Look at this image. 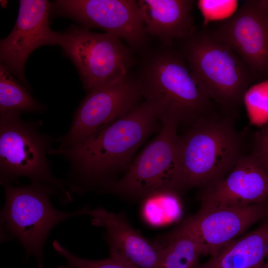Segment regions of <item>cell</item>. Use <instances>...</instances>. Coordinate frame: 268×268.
<instances>
[{"label": "cell", "mask_w": 268, "mask_h": 268, "mask_svg": "<svg viewBox=\"0 0 268 268\" xmlns=\"http://www.w3.org/2000/svg\"><path fill=\"white\" fill-rule=\"evenodd\" d=\"M249 121L262 127L268 123V78L251 85L243 100Z\"/></svg>", "instance_id": "44dd1931"}, {"label": "cell", "mask_w": 268, "mask_h": 268, "mask_svg": "<svg viewBox=\"0 0 268 268\" xmlns=\"http://www.w3.org/2000/svg\"><path fill=\"white\" fill-rule=\"evenodd\" d=\"M76 67L89 92L129 73L133 50L117 36L72 25L62 33L60 45Z\"/></svg>", "instance_id": "52a82bcc"}, {"label": "cell", "mask_w": 268, "mask_h": 268, "mask_svg": "<svg viewBox=\"0 0 268 268\" xmlns=\"http://www.w3.org/2000/svg\"><path fill=\"white\" fill-rule=\"evenodd\" d=\"M268 175L251 153L240 159L227 175L204 189L201 206H242L267 202Z\"/></svg>", "instance_id": "5bb4252c"}, {"label": "cell", "mask_w": 268, "mask_h": 268, "mask_svg": "<svg viewBox=\"0 0 268 268\" xmlns=\"http://www.w3.org/2000/svg\"><path fill=\"white\" fill-rule=\"evenodd\" d=\"M235 117L220 113L194 123L180 135L176 193L216 184L248 154L246 137L236 127Z\"/></svg>", "instance_id": "3957f363"}, {"label": "cell", "mask_w": 268, "mask_h": 268, "mask_svg": "<svg viewBox=\"0 0 268 268\" xmlns=\"http://www.w3.org/2000/svg\"><path fill=\"white\" fill-rule=\"evenodd\" d=\"M157 120L144 102L82 141L67 148H52L49 155L62 156L68 163L65 181L70 192L81 196L95 187L105 190L115 172L128 168Z\"/></svg>", "instance_id": "6da1fadb"}, {"label": "cell", "mask_w": 268, "mask_h": 268, "mask_svg": "<svg viewBox=\"0 0 268 268\" xmlns=\"http://www.w3.org/2000/svg\"><path fill=\"white\" fill-rule=\"evenodd\" d=\"M237 0H200L197 5L203 18V27L214 20L227 19L237 10Z\"/></svg>", "instance_id": "603a6c76"}, {"label": "cell", "mask_w": 268, "mask_h": 268, "mask_svg": "<svg viewBox=\"0 0 268 268\" xmlns=\"http://www.w3.org/2000/svg\"><path fill=\"white\" fill-rule=\"evenodd\" d=\"M266 258H268V246L267 250Z\"/></svg>", "instance_id": "484cf974"}, {"label": "cell", "mask_w": 268, "mask_h": 268, "mask_svg": "<svg viewBox=\"0 0 268 268\" xmlns=\"http://www.w3.org/2000/svg\"><path fill=\"white\" fill-rule=\"evenodd\" d=\"M87 215L91 217L93 225L104 228L110 256L136 268H159V252L155 242L144 237L123 215L98 207L89 208Z\"/></svg>", "instance_id": "9a60e30c"}, {"label": "cell", "mask_w": 268, "mask_h": 268, "mask_svg": "<svg viewBox=\"0 0 268 268\" xmlns=\"http://www.w3.org/2000/svg\"><path fill=\"white\" fill-rule=\"evenodd\" d=\"M16 23L0 41V64L28 90L24 67L31 53L44 45H60L62 33L49 25L51 4L47 0H20Z\"/></svg>", "instance_id": "7c38bea8"}, {"label": "cell", "mask_w": 268, "mask_h": 268, "mask_svg": "<svg viewBox=\"0 0 268 268\" xmlns=\"http://www.w3.org/2000/svg\"><path fill=\"white\" fill-rule=\"evenodd\" d=\"M268 221L234 240L197 268H260L266 258Z\"/></svg>", "instance_id": "e0dca14e"}, {"label": "cell", "mask_w": 268, "mask_h": 268, "mask_svg": "<svg viewBox=\"0 0 268 268\" xmlns=\"http://www.w3.org/2000/svg\"><path fill=\"white\" fill-rule=\"evenodd\" d=\"M260 268H268V262L266 263L263 264Z\"/></svg>", "instance_id": "d4e9b609"}, {"label": "cell", "mask_w": 268, "mask_h": 268, "mask_svg": "<svg viewBox=\"0 0 268 268\" xmlns=\"http://www.w3.org/2000/svg\"><path fill=\"white\" fill-rule=\"evenodd\" d=\"M46 109V105L36 100L28 89L17 81L12 74L0 64V114L41 113Z\"/></svg>", "instance_id": "d6986e66"}, {"label": "cell", "mask_w": 268, "mask_h": 268, "mask_svg": "<svg viewBox=\"0 0 268 268\" xmlns=\"http://www.w3.org/2000/svg\"><path fill=\"white\" fill-rule=\"evenodd\" d=\"M144 58L136 78L144 102L161 122L191 126L219 113L179 49L161 46Z\"/></svg>", "instance_id": "7a4b0ae2"}, {"label": "cell", "mask_w": 268, "mask_h": 268, "mask_svg": "<svg viewBox=\"0 0 268 268\" xmlns=\"http://www.w3.org/2000/svg\"><path fill=\"white\" fill-rule=\"evenodd\" d=\"M51 8L86 28H99L118 36L133 50H144L147 43L149 36L137 0H58Z\"/></svg>", "instance_id": "30bf717a"}, {"label": "cell", "mask_w": 268, "mask_h": 268, "mask_svg": "<svg viewBox=\"0 0 268 268\" xmlns=\"http://www.w3.org/2000/svg\"><path fill=\"white\" fill-rule=\"evenodd\" d=\"M250 153L268 175V123L255 134Z\"/></svg>", "instance_id": "cb8c5ba5"}, {"label": "cell", "mask_w": 268, "mask_h": 268, "mask_svg": "<svg viewBox=\"0 0 268 268\" xmlns=\"http://www.w3.org/2000/svg\"><path fill=\"white\" fill-rule=\"evenodd\" d=\"M192 74L224 114L235 117L255 75L226 44L205 27L180 42Z\"/></svg>", "instance_id": "277c9868"}, {"label": "cell", "mask_w": 268, "mask_h": 268, "mask_svg": "<svg viewBox=\"0 0 268 268\" xmlns=\"http://www.w3.org/2000/svg\"><path fill=\"white\" fill-rule=\"evenodd\" d=\"M20 116L17 112L0 114V185L18 183L26 177L53 186L62 203L71 202L66 181L53 176L47 157L56 138L42 131V120L26 121Z\"/></svg>", "instance_id": "8992f818"}, {"label": "cell", "mask_w": 268, "mask_h": 268, "mask_svg": "<svg viewBox=\"0 0 268 268\" xmlns=\"http://www.w3.org/2000/svg\"><path fill=\"white\" fill-rule=\"evenodd\" d=\"M254 74H268V0H246L230 17L209 28Z\"/></svg>", "instance_id": "8fae6325"}, {"label": "cell", "mask_w": 268, "mask_h": 268, "mask_svg": "<svg viewBox=\"0 0 268 268\" xmlns=\"http://www.w3.org/2000/svg\"><path fill=\"white\" fill-rule=\"evenodd\" d=\"M138 4L149 36L157 38L162 46H173L196 30L192 14V0H139Z\"/></svg>", "instance_id": "2e32d148"}, {"label": "cell", "mask_w": 268, "mask_h": 268, "mask_svg": "<svg viewBox=\"0 0 268 268\" xmlns=\"http://www.w3.org/2000/svg\"><path fill=\"white\" fill-rule=\"evenodd\" d=\"M142 98L138 81L130 72L87 92L67 133L56 138L58 148H67L82 141L130 112Z\"/></svg>", "instance_id": "9c48e42d"}, {"label": "cell", "mask_w": 268, "mask_h": 268, "mask_svg": "<svg viewBox=\"0 0 268 268\" xmlns=\"http://www.w3.org/2000/svg\"><path fill=\"white\" fill-rule=\"evenodd\" d=\"M268 217V204L204 207L187 220L201 244L203 255L217 256L252 225Z\"/></svg>", "instance_id": "4fadbf2b"}, {"label": "cell", "mask_w": 268, "mask_h": 268, "mask_svg": "<svg viewBox=\"0 0 268 268\" xmlns=\"http://www.w3.org/2000/svg\"><path fill=\"white\" fill-rule=\"evenodd\" d=\"M5 202L0 211V239H16L23 247L26 258H36L37 268H44V247L52 229L73 216L87 215L84 206L75 211H63L52 204L51 197L60 195L50 185L31 181L27 185L4 187Z\"/></svg>", "instance_id": "5b68a950"}, {"label": "cell", "mask_w": 268, "mask_h": 268, "mask_svg": "<svg viewBox=\"0 0 268 268\" xmlns=\"http://www.w3.org/2000/svg\"><path fill=\"white\" fill-rule=\"evenodd\" d=\"M154 241L159 252V268H197L200 265L202 248L187 220Z\"/></svg>", "instance_id": "ac0fdd59"}, {"label": "cell", "mask_w": 268, "mask_h": 268, "mask_svg": "<svg viewBox=\"0 0 268 268\" xmlns=\"http://www.w3.org/2000/svg\"><path fill=\"white\" fill-rule=\"evenodd\" d=\"M177 193L171 191H160L145 197L141 213L145 221L154 226L165 225L179 215Z\"/></svg>", "instance_id": "ffe728a7"}, {"label": "cell", "mask_w": 268, "mask_h": 268, "mask_svg": "<svg viewBox=\"0 0 268 268\" xmlns=\"http://www.w3.org/2000/svg\"><path fill=\"white\" fill-rule=\"evenodd\" d=\"M158 135L132 161L125 175L106 190L131 197L175 191L180 135L178 126L162 122ZM176 193V192H175Z\"/></svg>", "instance_id": "ba28073f"}, {"label": "cell", "mask_w": 268, "mask_h": 268, "mask_svg": "<svg viewBox=\"0 0 268 268\" xmlns=\"http://www.w3.org/2000/svg\"><path fill=\"white\" fill-rule=\"evenodd\" d=\"M53 247L59 255L67 261V265L57 268H136L115 258H109L99 260H87L80 258L71 253L68 249L56 240Z\"/></svg>", "instance_id": "7402d4cb"}]
</instances>
